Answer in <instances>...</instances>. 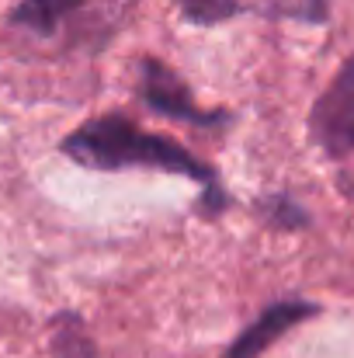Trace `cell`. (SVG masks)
<instances>
[{"label":"cell","instance_id":"6da1fadb","mask_svg":"<svg viewBox=\"0 0 354 358\" xmlns=\"http://www.w3.org/2000/svg\"><path fill=\"white\" fill-rule=\"evenodd\" d=\"M63 153L77 160L80 167H94V171H163V174L195 178L205 185L209 213H219L226 206L219 178L209 164H202L195 153H188L184 146L163 136L142 132L139 125H132L121 115H105L73 129L63 139Z\"/></svg>","mask_w":354,"mask_h":358},{"label":"cell","instance_id":"7a4b0ae2","mask_svg":"<svg viewBox=\"0 0 354 358\" xmlns=\"http://www.w3.org/2000/svg\"><path fill=\"white\" fill-rule=\"evenodd\" d=\"M139 0H21L10 28L49 42L63 52H98L128 21Z\"/></svg>","mask_w":354,"mask_h":358},{"label":"cell","instance_id":"3957f363","mask_svg":"<svg viewBox=\"0 0 354 358\" xmlns=\"http://www.w3.org/2000/svg\"><path fill=\"white\" fill-rule=\"evenodd\" d=\"M309 129L327 157L344 160L354 153V56L337 70L334 84L313 105Z\"/></svg>","mask_w":354,"mask_h":358},{"label":"cell","instance_id":"277c9868","mask_svg":"<svg viewBox=\"0 0 354 358\" xmlns=\"http://www.w3.org/2000/svg\"><path fill=\"white\" fill-rule=\"evenodd\" d=\"M139 98L146 101V108L167 115V119H177V122H191V125H223L226 115L223 112H205L195 105L191 91L181 84V77L156 63V59H142L139 63Z\"/></svg>","mask_w":354,"mask_h":358},{"label":"cell","instance_id":"5b68a950","mask_svg":"<svg viewBox=\"0 0 354 358\" xmlns=\"http://www.w3.org/2000/svg\"><path fill=\"white\" fill-rule=\"evenodd\" d=\"M316 313H320L316 303H306V299H281V303L267 306V310L236 338V345L230 348L226 358H257L267 345H274L288 327H295L299 320L316 317Z\"/></svg>","mask_w":354,"mask_h":358},{"label":"cell","instance_id":"8992f818","mask_svg":"<svg viewBox=\"0 0 354 358\" xmlns=\"http://www.w3.org/2000/svg\"><path fill=\"white\" fill-rule=\"evenodd\" d=\"M52 358H98V348L77 313H59L52 320Z\"/></svg>","mask_w":354,"mask_h":358},{"label":"cell","instance_id":"52a82bcc","mask_svg":"<svg viewBox=\"0 0 354 358\" xmlns=\"http://www.w3.org/2000/svg\"><path fill=\"white\" fill-rule=\"evenodd\" d=\"M184 17L195 24H219L239 10V0H177Z\"/></svg>","mask_w":354,"mask_h":358},{"label":"cell","instance_id":"ba28073f","mask_svg":"<svg viewBox=\"0 0 354 358\" xmlns=\"http://www.w3.org/2000/svg\"><path fill=\"white\" fill-rule=\"evenodd\" d=\"M271 14L281 17H299V21H327V0H264Z\"/></svg>","mask_w":354,"mask_h":358},{"label":"cell","instance_id":"9c48e42d","mask_svg":"<svg viewBox=\"0 0 354 358\" xmlns=\"http://www.w3.org/2000/svg\"><path fill=\"white\" fill-rule=\"evenodd\" d=\"M264 213H267V220L278 223V227H302V223H306V213H302L295 202H288L285 195L267 199V202H264Z\"/></svg>","mask_w":354,"mask_h":358}]
</instances>
